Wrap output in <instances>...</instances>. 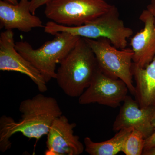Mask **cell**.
Here are the masks:
<instances>
[{"instance_id":"7a4b0ae2","label":"cell","mask_w":155,"mask_h":155,"mask_svg":"<svg viewBox=\"0 0 155 155\" xmlns=\"http://www.w3.org/2000/svg\"><path fill=\"white\" fill-rule=\"evenodd\" d=\"M60 64L55 79L64 93L72 97L83 94L99 69L94 53L82 37Z\"/></svg>"},{"instance_id":"6da1fadb","label":"cell","mask_w":155,"mask_h":155,"mask_svg":"<svg viewBox=\"0 0 155 155\" xmlns=\"http://www.w3.org/2000/svg\"><path fill=\"white\" fill-rule=\"evenodd\" d=\"M22 114L18 122L3 116L0 119V150L5 152L11 147L10 137L20 132L28 138L38 140L47 134L54 120L63 115L57 100L39 94L20 103Z\"/></svg>"},{"instance_id":"8fae6325","label":"cell","mask_w":155,"mask_h":155,"mask_svg":"<svg viewBox=\"0 0 155 155\" xmlns=\"http://www.w3.org/2000/svg\"><path fill=\"white\" fill-rule=\"evenodd\" d=\"M28 0H20L17 5L0 1V26L6 30L17 29L30 32L35 28L44 27L40 18L31 13Z\"/></svg>"},{"instance_id":"3957f363","label":"cell","mask_w":155,"mask_h":155,"mask_svg":"<svg viewBox=\"0 0 155 155\" xmlns=\"http://www.w3.org/2000/svg\"><path fill=\"white\" fill-rule=\"evenodd\" d=\"M44 31L52 35L58 32H67L92 39L104 38L110 40L112 45L119 49L127 47V39L133 34L132 29L125 26L120 19L118 9L114 5L105 13L83 25L67 26L51 21L46 23Z\"/></svg>"},{"instance_id":"e0dca14e","label":"cell","mask_w":155,"mask_h":155,"mask_svg":"<svg viewBox=\"0 0 155 155\" xmlns=\"http://www.w3.org/2000/svg\"><path fill=\"white\" fill-rule=\"evenodd\" d=\"M155 146V131L150 137L145 139L144 149Z\"/></svg>"},{"instance_id":"9c48e42d","label":"cell","mask_w":155,"mask_h":155,"mask_svg":"<svg viewBox=\"0 0 155 155\" xmlns=\"http://www.w3.org/2000/svg\"><path fill=\"white\" fill-rule=\"evenodd\" d=\"M75 123H69L64 115L54 120L47 134L45 155H79L84 147L78 136L74 135Z\"/></svg>"},{"instance_id":"277c9868","label":"cell","mask_w":155,"mask_h":155,"mask_svg":"<svg viewBox=\"0 0 155 155\" xmlns=\"http://www.w3.org/2000/svg\"><path fill=\"white\" fill-rule=\"evenodd\" d=\"M52 40L34 49L25 41L15 43V48L40 72L48 83L55 79L57 64H60L75 46L80 37L67 32H58Z\"/></svg>"},{"instance_id":"2e32d148","label":"cell","mask_w":155,"mask_h":155,"mask_svg":"<svg viewBox=\"0 0 155 155\" xmlns=\"http://www.w3.org/2000/svg\"><path fill=\"white\" fill-rule=\"evenodd\" d=\"M52 0H30V9L31 12L33 14H35V12L41 6L46 5Z\"/></svg>"},{"instance_id":"52a82bcc","label":"cell","mask_w":155,"mask_h":155,"mask_svg":"<svg viewBox=\"0 0 155 155\" xmlns=\"http://www.w3.org/2000/svg\"><path fill=\"white\" fill-rule=\"evenodd\" d=\"M129 91L121 79L111 77L99 68L90 85L79 97L80 105L97 103L116 108L121 105Z\"/></svg>"},{"instance_id":"8992f818","label":"cell","mask_w":155,"mask_h":155,"mask_svg":"<svg viewBox=\"0 0 155 155\" xmlns=\"http://www.w3.org/2000/svg\"><path fill=\"white\" fill-rule=\"evenodd\" d=\"M112 6L105 0H52L45 5V14L58 24L78 26L99 17Z\"/></svg>"},{"instance_id":"ba28073f","label":"cell","mask_w":155,"mask_h":155,"mask_svg":"<svg viewBox=\"0 0 155 155\" xmlns=\"http://www.w3.org/2000/svg\"><path fill=\"white\" fill-rule=\"evenodd\" d=\"M14 33L7 30L0 35V70L20 72L27 75L37 86L40 92L48 90L47 82L40 72L15 48Z\"/></svg>"},{"instance_id":"5bb4252c","label":"cell","mask_w":155,"mask_h":155,"mask_svg":"<svg viewBox=\"0 0 155 155\" xmlns=\"http://www.w3.org/2000/svg\"><path fill=\"white\" fill-rule=\"evenodd\" d=\"M134 128H124L119 130L113 138L101 142H94L89 137L84 139V150L91 155H115L122 152L125 141Z\"/></svg>"},{"instance_id":"7c38bea8","label":"cell","mask_w":155,"mask_h":155,"mask_svg":"<svg viewBox=\"0 0 155 155\" xmlns=\"http://www.w3.org/2000/svg\"><path fill=\"white\" fill-rule=\"evenodd\" d=\"M144 23V28L131 39L130 45L133 51V64L144 68L155 57V25L153 17L147 9L139 18Z\"/></svg>"},{"instance_id":"ac0fdd59","label":"cell","mask_w":155,"mask_h":155,"mask_svg":"<svg viewBox=\"0 0 155 155\" xmlns=\"http://www.w3.org/2000/svg\"><path fill=\"white\" fill-rule=\"evenodd\" d=\"M147 10L152 14L153 17L155 25V0H151L150 2L147 6Z\"/></svg>"},{"instance_id":"30bf717a","label":"cell","mask_w":155,"mask_h":155,"mask_svg":"<svg viewBox=\"0 0 155 155\" xmlns=\"http://www.w3.org/2000/svg\"><path fill=\"white\" fill-rule=\"evenodd\" d=\"M123 103L113 124V130L132 127L141 132L145 139L150 137L154 132L155 106L140 107L135 99L128 95Z\"/></svg>"},{"instance_id":"d6986e66","label":"cell","mask_w":155,"mask_h":155,"mask_svg":"<svg viewBox=\"0 0 155 155\" xmlns=\"http://www.w3.org/2000/svg\"><path fill=\"white\" fill-rule=\"evenodd\" d=\"M143 155H155V146L150 148L144 149L143 152Z\"/></svg>"},{"instance_id":"5b68a950","label":"cell","mask_w":155,"mask_h":155,"mask_svg":"<svg viewBox=\"0 0 155 155\" xmlns=\"http://www.w3.org/2000/svg\"><path fill=\"white\" fill-rule=\"evenodd\" d=\"M84 38L94 53L99 69L107 75L123 81L130 94L134 96L132 50L129 48H117L112 45L110 40L104 38Z\"/></svg>"},{"instance_id":"9a60e30c","label":"cell","mask_w":155,"mask_h":155,"mask_svg":"<svg viewBox=\"0 0 155 155\" xmlns=\"http://www.w3.org/2000/svg\"><path fill=\"white\" fill-rule=\"evenodd\" d=\"M144 143L145 139L142 134L134 129L125 142L122 152L126 155H142Z\"/></svg>"},{"instance_id":"4fadbf2b","label":"cell","mask_w":155,"mask_h":155,"mask_svg":"<svg viewBox=\"0 0 155 155\" xmlns=\"http://www.w3.org/2000/svg\"><path fill=\"white\" fill-rule=\"evenodd\" d=\"M135 99L140 107L155 106V57L145 68L132 65Z\"/></svg>"},{"instance_id":"ffe728a7","label":"cell","mask_w":155,"mask_h":155,"mask_svg":"<svg viewBox=\"0 0 155 155\" xmlns=\"http://www.w3.org/2000/svg\"><path fill=\"white\" fill-rule=\"evenodd\" d=\"M2 1H5V2L11 3L13 5H17L19 3L18 0H2Z\"/></svg>"}]
</instances>
